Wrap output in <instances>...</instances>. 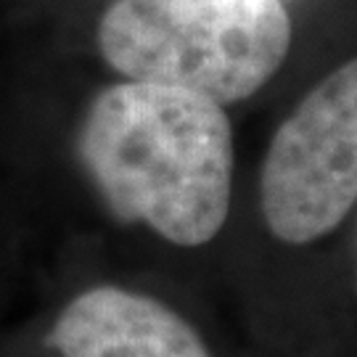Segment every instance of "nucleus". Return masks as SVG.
<instances>
[{"mask_svg":"<svg viewBox=\"0 0 357 357\" xmlns=\"http://www.w3.org/2000/svg\"><path fill=\"white\" fill-rule=\"evenodd\" d=\"M77 156L106 212L175 249H204L228 228L236 141L222 103L125 79L90 101Z\"/></svg>","mask_w":357,"mask_h":357,"instance_id":"f257e3e1","label":"nucleus"},{"mask_svg":"<svg viewBox=\"0 0 357 357\" xmlns=\"http://www.w3.org/2000/svg\"><path fill=\"white\" fill-rule=\"evenodd\" d=\"M357 215V56L312 82L259 159L255 217L294 286L296 357L342 347L347 243Z\"/></svg>","mask_w":357,"mask_h":357,"instance_id":"f03ea898","label":"nucleus"},{"mask_svg":"<svg viewBox=\"0 0 357 357\" xmlns=\"http://www.w3.org/2000/svg\"><path fill=\"white\" fill-rule=\"evenodd\" d=\"M283 0H114L98 51L116 75L230 106L257 96L291 53Z\"/></svg>","mask_w":357,"mask_h":357,"instance_id":"7ed1b4c3","label":"nucleus"},{"mask_svg":"<svg viewBox=\"0 0 357 357\" xmlns=\"http://www.w3.org/2000/svg\"><path fill=\"white\" fill-rule=\"evenodd\" d=\"M45 342L61 357H215L199 326L178 307L116 283L77 294Z\"/></svg>","mask_w":357,"mask_h":357,"instance_id":"20e7f679","label":"nucleus"},{"mask_svg":"<svg viewBox=\"0 0 357 357\" xmlns=\"http://www.w3.org/2000/svg\"><path fill=\"white\" fill-rule=\"evenodd\" d=\"M349 323L357 328V215L352 222L344 262V302H342V347L349 333Z\"/></svg>","mask_w":357,"mask_h":357,"instance_id":"39448f33","label":"nucleus"}]
</instances>
